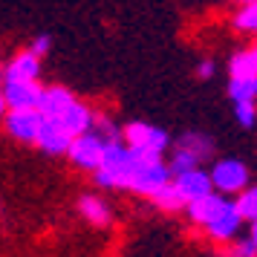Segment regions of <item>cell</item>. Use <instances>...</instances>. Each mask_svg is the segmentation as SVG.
<instances>
[{
	"label": "cell",
	"instance_id": "6da1fadb",
	"mask_svg": "<svg viewBox=\"0 0 257 257\" xmlns=\"http://www.w3.org/2000/svg\"><path fill=\"white\" fill-rule=\"evenodd\" d=\"M136 162H139V153L130 148L124 139H113L107 142V151L101 165L93 171L95 185L101 191H118V188H130V179H133V171H136Z\"/></svg>",
	"mask_w": 257,
	"mask_h": 257
},
{
	"label": "cell",
	"instance_id": "7a4b0ae2",
	"mask_svg": "<svg viewBox=\"0 0 257 257\" xmlns=\"http://www.w3.org/2000/svg\"><path fill=\"white\" fill-rule=\"evenodd\" d=\"M171 182H174V171H171V162H165V156H139L127 191L153 199Z\"/></svg>",
	"mask_w": 257,
	"mask_h": 257
},
{
	"label": "cell",
	"instance_id": "3957f363",
	"mask_svg": "<svg viewBox=\"0 0 257 257\" xmlns=\"http://www.w3.org/2000/svg\"><path fill=\"white\" fill-rule=\"evenodd\" d=\"M124 142H127L139 156H165V151L171 148V136L168 130L148 124V121H130L124 124Z\"/></svg>",
	"mask_w": 257,
	"mask_h": 257
},
{
	"label": "cell",
	"instance_id": "277c9868",
	"mask_svg": "<svg viewBox=\"0 0 257 257\" xmlns=\"http://www.w3.org/2000/svg\"><path fill=\"white\" fill-rule=\"evenodd\" d=\"M104 151H107V139L93 127V130H87V133H78V136L72 139L70 151H67V159H70L78 171L93 174L95 168L101 165V159H104Z\"/></svg>",
	"mask_w": 257,
	"mask_h": 257
},
{
	"label": "cell",
	"instance_id": "5b68a950",
	"mask_svg": "<svg viewBox=\"0 0 257 257\" xmlns=\"http://www.w3.org/2000/svg\"><path fill=\"white\" fill-rule=\"evenodd\" d=\"M211 179H214V191H220L225 197H237L245 185H251V176H248L245 162L243 159H234V156L217 159L211 165Z\"/></svg>",
	"mask_w": 257,
	"mask_h": 257
},
{
	"label": "cell",
	"instance_id": "8992f818",
	"mask_svg": "<svg viewBox=\"0 0 257 257\" xmlns=\"http://www.w3.org/2000/svg\"><path fill=\"white\" fill-rule=\"evenodd\" d=\"M44 113L41 110H9L3 124H6V133L12 136L15 142H24V145H38V136H41V127H44Z\"/></svg>",
	"mask_w": 257,
	"mask_h": 257
},
{
	"label": "cell",
	"instance_id": "52a82bcc",
	"mask_svg": "<svg viewBox=\"0 0 257 257\" xmlns=\"http://www.w3.org/2000/svg\"><path fill=\"white\" fill-rule=\"evenodd\" d=\"M245 222H248V220L240 214L237 202H234V199H228V202H225V208H222L220 214H217V217L205 225V234H208L214 243H225V245H228L231 240H237V237L243 234Z\"/></svg>",
	"mask_w": 257,
	"mask_h": 257
},
{
	"label": "cell",
	"instance_id": "ba28073f",
	"mask_svg": "<svg viewBox=\"0 0 257 257\" xmlns=\"http://www.w3.org/2000/svg\"><path fill=\"white\" fill-rule=\"evenodd\" d=\"M72 139L75 136L61 124V118H44V127H41V136H38V148L47 156H67Z\"/></svg>",
	"mask_w": 257,
	"mask_h": 257
},
{
	"label": "cell",
	"instance_id": "9c48e42d",
	"mask_svg": "<svg viewBox=\"0 0 257 257\" xmlns=\"http://www.w3.org/2000/svg\"><path fill=\"white\" fill-rule=\"evenodd\" d=\"M41 78V55L32 49H21L3 67V81H38Z\"/></svg>",
	"mask_w": 257,
	"mask_h": 257
},
{
	"label": "cell",
	"instance_id": "30bf717a",
	"mask_svg": "<svg viewBox=\"0 0 257 257\" xmlns=\"http://www.w3.org/2000/svg\"><path fill=\"white\" fill-rule=\"evenodd\" d=\"M174 188L179 191V197L188 202H194V199L205 197L214 191V179H211V171H202V165L194 168V171H185V174H176L174 176Z\"/></svg>",
	"mask_w": 257,
	"mask_h": 257
},
{
	"label": "cell",
	"instance_id": "8fae6325",
	"mask_svg": "<svg viewBox=\"0 0 257 257\" xmlns=\"http://www.w3.org/2000/svg\"><path fill=\"white\" fill-rule=\"evenodd\" d=\"M3 93H6L9 110H38L44 87L41 81H3Z\"/></svg>",
	"mask_w": 257,
	"mask_h": 257
},
{
	"label": "cell",
	"instance_id": "7c38bea8",
	"mask_svg": "<svg viewBox=\"0 0 257 257\" xmlns=\"http://www.w3.org/2000/svg\"><path fill=\"white\" fill-rule=\"evenodd\" d=\"M225 202H228V197H225V194H220V191H211V194H205V197L188 202L185 214H188V220L194 222V225L205 228V225H208V222L214 220L222 208H225Z\"/></svg>",
	"mask_w": 257,
	"mask_h": 257
},
{
	"label": "cell",
	"instance_id": "4fadbf2b",
	"mask_svg": "<svg viewBox=\"0 0 257 257\" xmlns=\"http://www.w3.org/2000/svg\"><path fill=\"white\" fill-rule=\"evenodd\" d=\"M78 214L95 228H107L113 222V211L107 205V199L98 197V194H81L78 197Z\"/></svg>",
	"mask_w": 257,
	"mask_h": 257
},
{
	"label": "cell",
	"instance_id": "5bb4252c",
	"mask_svg": "<svg viewBox=\"0 0 257 257\" xmlns=\"http://www.w3.org/2000/svg\"><path fill=\"white\" fill-rule=\"evenodd\" d=\"M55 118H61V124L70 130L72 136H78V133H87V130H93V124H95V110L90 104H84V101H72L61 116H55Z\"/></svg>",
	"mask_w": 257,
	"mask_h": 257
},
{
	"label": "cell",
	"instance_id": "9a60e30c",
	"mask_svg": "<svg viewBox=\"0 0 257 257\" xmlns=\"http://www.w3.org/2000/svg\"><path fill=\"white\" fill-rule=\"evenodd\" d=\"M72 101H75L72 90L61 87V84H49V87H44V95H41V104H38V110H41L47 118H55V116H61V113L72 104Z\"/></svg>",
	"mask_w": 257,
	"mask_h": 257
},
{
	"label": "cell",
	"instance_id": "2e32d148",
	"mask_svg": "<svg viewBox=\"0 0 257 257\" xmlns=\"http://www.w3.org/2000/svg\"><path fill=\"white\" fill-rule=\"evenodd\" d=\"M174 148H182V151L194 153L199 162H208L211 156H214V151H217L214 139H211L208 133H199V130H188V133H182V136L174 142Z\"/></svg>",
	"mask_w": 257,
	"mask_h": 257
},
{
	"label": "cell",
	"instance_id": "e0dca14e",
	"mask_svg": "<svg viewBox=\"0 0 257 257\" xmlns=\"http://www.w3.org/2000/svg\"><path fill=\"white\" fill-rule=\"evenodd\" d=\"M228 75H257V41L228 58Z\"/></svg>",
	"mask_w": 257,
	"mask_h": 257
},
{
	"label": "cell",
	"instance_id": "ac0fdd59",
	"mask_svg": "<svg viewBox=\"0 0 257 257\" xmlns=\"http://www.w3.org/2000/svg\"><path fill=\"white\" fill-rule=\"evenodd\" d=\"M228 98L231 101H257V75H231Z\"/></svg>",
	"mask_w": 257,
	"mask_h": 257
},
{
	"label": "cell",
	"instance_id": "d6986e66",
	"mask_svg": "<svg viewBox=\"0 0 257 257\" xmlns=\"http://www.w3.org/2000/svg\"><path fill=\"white\" fill-rule=\"evenodd\" d=\"M231 26L237 32H245V35L257 38V0L254 3H245V6H237V12L231 18Z\"/></svg>",
	"mask_w": 257,
	"mask_h": 257
},
{
	"label": "cell",
	"instance_id": "ffe728a7",
	"mask_svg": "<svg viewBox=\"0 0 257 257\" xmlns=\"http://www.w3.org/2000/svg\"><path fill=\"white\" fill-rule=\"evenodd\" d=\"M234 202H237V208H240V214H243L245 220L251 222L257 220V185H245L237 197H234Z\"/></svg>",
	"mask_w": 257,
	"mask_h": 257
},
{
	"label": "cell",
	"instance_id": "44dd1931",
	"mask_svg": "<svg viewBox=\"0 0 257 257\" xmlns=\"http://www.w3.org/2000/svg\"><path fill=\"white\" fill-rule=\"evenodd\" d=\"M153 205L162 208V211H185V199L179 197V191H176L174 182H171L168 188H162V191L153 197Z\"/></svg>",
	"mask_w": 257,
	"mask_h": 257
},
{
	"label": "cell",
	"instance_id": "7402d4cb",
	"mask_svg": "<svg viewBox=\"0 0 257 257\" xmlns=\"http://www.w3.org/2000/svg\"><path fill=\"white\" fill-rule=\"evenodd\" d=\"M171 171H174V176L176 174H185V171H194V168H199V159L194 156V153H188V151H182V148H174V153H171Z\"/></svg>",
	"mask_w": 257,
	"mask_h": 257
},
{
	"label": "cell",
	"instance_id": "603a6c76",
	"mask_svg": "<svg viewBox=\"0 0 257 257\" xmlns=\"http://www.w3.org/2000/svg\"><path fill=\"white\" fill-rule=\"evenodd\" d=\"M234 104V118H237V124L240 127H254L257 121V101H231Z\"/></svg>",
	"mask_w": 257,
	"mask_h": 257
},
{
	"label": "cell",
	"instance_id": "cb8c5ba5",
	"mask_svg": "<svg viewBox=\"0 0 257 257\" xmlns=\"http://www.w3.org/2000/svg\"><path fill=\"white\" fill-rule=\"evenodd\" d=\"M225 257H257V245L254 240L248 237V234H240L237 240H231L228 243V248H225Z\"/></svg>",
	"mask_w": 257,
	"mask_h": 257
},
{
	"label": "cell",
	"instance_id": "d4e9b609",
	"mask_svg": "<svg viewBox=\"0 0 257 257\" xmlns=\"http://www.w3.org/2000/svg\"><path fill=\"white\" fill-rule=\"evenodd\" d=\"M95 130H98V133H101V136H104L107 142H113V139H124V130L118 127L116 121H113V118L110 116H104V113H95V124H93Z\"/></svg>",
	"mask_w": 257,
	"mask_h": 257
},
{
	"label": "cell",
	"instance_id": "484cf974",
	"mask_svg": "<svg viewBox=\"0 0 257 257\" xmlns=\"http://www.w3.org/2000/svg\"><path fill=\"white\" fill-rule=\"evenodd\" d=\"M29 49H32V52H38V55L44 58V55H47L49 49H52V38H49V35H38L35 41L29 44Z\"/></svg>",
	"mask_w": 257,
	"mask_h": 257
},
{
	"label": "cell",
	"instance_id": "4316f807",
	"mask_svg": "<svg viewBox=\"0 0 257 257\" xmlns=\"http://www.w3.org/2000/svg\"><path fill=\"white\" fill-rule=\"evenodd\" d=\"M197 78H202V81L214 78V61H211V58H202L197 64Z\"/></svg>",
	"mask_w": 257,
	"mask_h": 257
},
{
	"label": "cell",
	"instance_id": "83f0119b",
	"mask_svg": "<svg viewBox=\"0 0 257 257\" xmlns=\"http://www.w3.org/2000/svg\"><path fill=\"white\" fill-rule=\"evenodd\" d=\"M6 113H9V101H6V93H3V81H0V121L6 118Z\"/></svg>",
	"mask_w": 257,
	"mask_h": 257
},
{
	"label": "cell",
	"instance_id": "f1b7e54d",
	"mask_svg": "<svg viewBox=\"0 0 257 257\" xmlns=\"http://www.w3.org/2000/svg\"><path fill=\"white\" fill-rule=\"evenodd\" d=\"M248 237H251V240H254V245H257V220L248 222Z\"/></svg>",
	"mask_w": 257,
	"mask_h": 257
},
{
	"label": "cell",
	"instance_id": "f546056e",
	"mask_svg": "<svg viewBox=\"0 0 257 257\" xmlns=\"http://www.w3.org/2000/svg\"><path fill=\"white\" fill-rule=\"evenodd\" d=\"M234 6H245V3H254V0H231Z\"/></svg>",
	"mask_w": 257,
	"mask_h": 257
}]
</instances>
